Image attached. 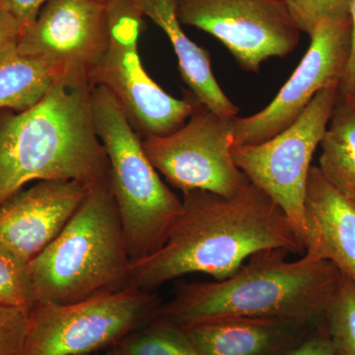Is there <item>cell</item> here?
I'll use <instances>...</instances> for the list:
<instances>
[{
    "instance_id": "ffe728a7",
    "label": "cell",
    "mask_w": 355,
    "mask_h": 355,
    "mask_svg": "<svg viewBox=\"0 0 355 355\" xmlns=\"http://www.w3.org/2000/svg\"><path fill=\"white\" fill-rule=\"evenodd\" d=\"M324 322L336 354L355 355V286L342 275Z\"/></svg>"
},
{
    "instance_id": "30bf717a",
    "label": "cell",
    "mask_w": 355,
    "mask_h": 355,
    "mask_svg": "<svg viewBox=\"0 0 355 355\" xmlns=\"http://www.w3.org/2000/svg\"><path fill=\"white\" fill-rule=\"evenodd\" d=\"M182 25L198 28L224 44L246 71L295 50L300 31L284 0H174Z\"/></svg>"
},
{
    "instance_id": "4fadbf2b",
    "label": "cell",
    "mask_w": 355,
    "mask_h": 355,
    "mask_svg": "<svg viewBox=\"0 0 355 355\" xmlns=\"http://www.w3.org/2000/svg\"><path fill=\"white\" fill-rule=\"evenodd\" d=\"M91 186L51 180L18 191L0 205V246L28 265L62 232Z\"/></svg>"
},
{
    "instance_id": "ba28073f",
    "label": "cell",
    "mask_w": 355,
    "mask_h": 355,
    "mask_svg": "<svg viewBox=\"0 0 355 355\" xmlns=\"http://www.w3.org/2000/svg\"><path fill=\"white\" fill-rule=\"evenodd\" d=\"M338 86L320 91L297 120L272 139L232 147L236 165L284 212L302 247L311 161L338 101Z\"/></svg>"
},
{
    "instance_id": "5b68a950",
    "label": "cell",
    "mask_w": 355,
    "mask_h": 355,
    "mask_svg": "<svg viewBox=\"0 0 355 355\" xmlns=\"http://www.w3.org/2000/svg\"><path fill=\"white\" fill-rule=\"evenodd\" d=\"M91 112L108 159L110 184L130 260H141L164 244L183 202L163 183L139 133L108 89L93 86Z\"/></svg>"
},
{
    "instance_id": "cb8c5ba5",
    "label": "cell",
    "mask_w": 355,
    "mask_h": 355,
    "mask_svg": "<svg viewBox=\"0 0 355 355\" xmlns=\"http://www.w3.org/2000/svg\"><path fill=\"white\" fill-rule=\"evenodd\" d=\"M284 355H338L324 320L315 324Z\"/></svg>"
},
{
    "instance_id": "8992f818",
    "label": "cell",
    "mask_w": 355,
    "mask_h": 355,
    "mask_svg": "<svg viewBox=\"0 0 355 355\" xmlns=\"http://www.w3.org/2000/svg\"><path fill=\"white\" fill-rule=\"evenodd\" d=\"M153 291L125 287L85 300L36 303L28 312L22 355H88L110 349L158 317Z\"/></svg>"
},
{
    "instance_id": "7402d4cb",
    "label": "cell",
    "mask_w": 355,
    "mask_h": 355,
    "mask_svg": "<svg viewBox=\"0 0 355 355\" xmlns=\"http://www.w3.org/2000/svg\"><path fill=\"white\" fill-rule=\"evenodd\" d=\"M354 0H284L299 31L312 34L320 23L349 17Z\"/></svg>"
},
{
    "instance_id": "9c48e42d",
    "label": "cell",
    "mask_w": 355,
    "mask_h": 355,
    "mask_svg": "<svg viewBox=\"0 0 355 355\" xmlns=\"http://www.w3.org/2000/svg\"><path fill=\"white\" fill-rule=\"evenodd\" d=\"M233 119L218 116L196 99L190 121L171 135L144 139V151L182 193L198 190L233 197L250 184L233 159Z\"/></svg>"
},
{
    "instance_id": "2e32d148",
    "label": "cell",
    "mask_w": 355,
    "mask_h": 355,
    "mask_svg": "<svg viewBox=\"0 0 355 355\" xmlns=\"http://www.w3.org/2000/svg\"><path fill=\"white\" fill-rule=\"evenodd\" d=\"M144 16L153 21L169 39L178 58L180 73L191 94L210 111L233 119L239 109L217 83L209 51L200 48L186 34L178 18L174 0H137Z\"/></svg>"
},
{
    "instance_id": "4316f807",
    "label": "cell",
    "mask_w": 355,
    "mask_h": 355,
    "mask_svg": "<svg viewBox=\"0 0 355 355\" xmlns=\"http://www.w3.org/2000/svg\"><path fill=\"white\" fill-rule=\"evenodd\" d=\"M23 27L15 18L0 7V53L18 43Z\"/></svg>"
},
{
    "instance_id": "5bb4252c",
    "label": "cell",
    "mask_w": 355,
    "mask_h": 355,
    "mask_svg": "<svg viewBox=\"0 0 355 355\" xmlns=\"http://www.w3.org/2000/svg\"><path fill=\"white\" fill-rule=\"evenodd\" d=\"M304 254L330 261L355 286V202L323 177L318 166L308 176L304 200Z\"/></svg>"
},
{
    "instance_id": "9a60e30c",
    "label": "cell",
    "mask_w": 355,
    "mask_h": 355,
    "mask_svg": "<svg viewBox=\"0 0 355 355\" xmlns=\"http://www.w3.org/2000/svg\"><path fill=\"white\" fill-rule=\"evenodd\" d=\"M319 323L282 318H223L183 329L202 355H284Z\"/></svg>"
},
{
    "instance_id": "8fae6325",
    "label": "cell",
    "mask_w": 355,
    "mask_h": 355,
    "mask_svg": "<svg viewBox=\"0 0 355 355\" xmlns=\"http://www.w3.org/2000/svg\"><path fill=\"white\" fill-rule=\"evenodd\" d=\"M297 69L268 106L247 118L232 120L233 146L261 144L284 132L323 89L340 84L352 43L349 17L320 23Z\"/></svg>"
},
{
    "instance_id": "4dcf8cb0",
    "label": "cell",
    "mask_w": 355,
    "mask_h": 355,
    "mask_svg": "<svg viewBox=\"0 0 355 355\" xmlns=\"http://www.w3.org/2000/svg\"><path fill=\"white\" fill-rule=\"evenodd\" d=\"M88 355H99V354H88Z\"/></svg>"
},
{
    "instance_id": "f1b7e54d",
    "label": "cell",
    "mask_w": 355,
    "mask_h": 355,
    "mask_svg": "<svg viewBox=\"0 0 355 355\" xmlns=\"http://www.w3.org/2000/svg\"><path fill=\"white\" fill-rule=\"evenodd\" d=\"M345 100H347V101H349L350 103H352V104H354L355 106V92H354V95L350 96L349 98H347V99H345Z\"/></svg>"
},
{
    "instance_id": "52a82bcc",
    "label": "cell",
    "mask_w": 355,
    "mask_h": 355,
    "mask_svg": "<svg viewBox=\"0 0 355 355\" xmlns=\"http://www.w3.org/2000/svg\"><path fill=\"white\" fill-rule=\"evenodd\" d=\"M106 6L108 48L90 73L91 85L108 89L144 139L171 135L193 114L196 98L177 99L147 74L137 49L144 15L137 0H110Z\"/></svg>"
},
{
    "instance_id": "d6986e66",
    "label": "cell",
    "mask_w": 355,
    "mask_h": 355,
    "mask_svg": "<svg viewBox=\"0 0 355 355\" xmlns=\"http://www.w3.org/2000/svg\"><path fill=\"white\" fill-rule=\"evenodd\" d=\"M114 347L123 355H202L183 328L160 317Z\"/></svg>"
},
{
    "instance_id": "7c38bea8",
    "label": "cell",
    "mask_w": 355,
    "mask_h": 355,
    "mask_svg": "<svg viewBox=\"0 0 355 355\" xmlns=\"http://www.w3.org/2000/svg\"><path fill=\"white\" fill-rule=\"evenodd\" d=\"M106 3L49 0L18 40L20 53L37 58L69 81L87 83L108 48Z\"/></svg>"
},
{
    "instance_id": "83f0119b",
    "label": "cell",
    "mask_w": 355,
    "mask_h": 355,
    "mask_svg": "<svg viewBox=\"0 0 355 355\" xmlns=\"http://www.w3.org/2000/svg\"><path fill=\"white\" fill-rule=\"evenodd\" d=\"M103 355H123L121 354L120 352H118L114 347H112V349H110L107 350L106 354Z\"/></svg>"
},
{
    "instance_id": "e0dca14e",
    "label": "cell",
    "mask_w": 355,
    "mask_h": 355,
    "mask_svg": "<svg viewBox=\"0 0 355 355\" xmlns=\"http://www.w3.org/2000/svg\"><path fill=\"white\" fill-rule=\"evenodd\" d=\"M62 79L37 58L20 53L17 44L0 53V110L32 108Z\"/></svg>"
},
{
    "instance_id": "277c9868",
    "label": "cell",
    "mask_w": 355,
    "mask_h": 355,
    "mask_svg": "<svg viewBox=\"0 0 355 355\" xmlns=\"http://www.w3.org/2000/svg\"><path fill=\"white\" fill-rule=\"evenodd\" d=\"M130 260L109 177L89 188L58 237L28 263L36 303L69 304L125 288Z\"/></svg>"
},
{
    "instance_id": "7a4b0ae2",
    "label": "cell",
    "mask_w": 355,
    "mask_h": 355,
    "mask_svg": "<svg viewBox=\"0 0 355 355\" xmlns=\"http://www.w3.org/2000/svg\"><path fill=\"white\" fill-rule=\"evenodd\" d=\"M270 249L250 257L228 279L175 287L158 317L181 328L223 318H282L323 321L335 298L340 272L330 261Z\"/></svg>"
},
{
    "instance_id": "ac0fdd59",
    "label": "cell",
    "mask_w": 355,
    "mask_h": 355,
    "mask_svg": "<svg viewBox=\"0 0 355 355\" xmlns=\"http://www.w3.org/2000/svg\"><path fill=\"white\" fill-rule=\"evenodd\" d=\"M320 146V171L355 202V106L338 96Z\"/></svg>"
},
{
    "instance_id": "44dd1931",
    "label": "cell",
    "mask_w": 355,
    "mask_h": 355,
    "mask_svg": "<svg viewBox=\"0 0 355 355\" xmlns=\"http://www.w3.org/2000/svg\"><path fill=\"white\" fill-rule=\"evenodd\" d=\"M28 265L0 246V304L29 312L36 304L28 277Z\"/></svg>"
},
{
    "instance_id": "6da1fadb",
    "label": "cell",
    "mask_w": 355,
    "mask_h": 355,
    "mask_svg": "<svg viewBox=\"0 0 355 355\" xmlns=\"http://www.w3.org/2000/svg\"><path fill=\"white\" fill-rule=\"evenodd\" d=\"M182 202L181 216L164 244L150 256L130 261L125 287L153 291L197 272L223 280L263 250L304 253L284 212L253 184L230 198L186 191Z\"/></svg>"
},
{
    "instance_id": "f546056e",
    "label": "cell",
    "mask_w": 355,
    "mask_h": 355,
    "mask_svg": "<svg viewBox=\"0 0 355 355\" xmlns=\"http://www.w3.org/2000/svg\"><path fill=\"white\" fill-rule=\"evenodd\" d=\"M95 1L101 2V3H107L110 0H95Z\"/></svg>"
},
{
    "instance_id": "3957f363",
    "label": "cell",
    "mask_w": 355,
    "mask_h": 355,
    "mask_svg": "<svg viewBox=\"0 0 355 355\" xmlns=\"http://www.w3.org/2000/svg\"><path fill=\"white\" fill-rule=\"evenodd\" d=\"M87 83L62 78L23 112L0 110V205L31 182L93 184L109 177Z\"/></svg>"
},
{
    "instance_id": "484cf974",
    "label": "cell",
    "mask_w": 355,
    "mask_h": 355,
    "mask_svg": "<svg viewBox=\"0 0 355 355\" xmlns=\"http://www.w3.org/2000/svg\"><path fill=\"white\" fill-rule=\"evenodd\" d=\"M349 15L352 20V43L347 67L338 86V96L343 99H347L355 92V0L352 1Z\"/></svg>"
},
{
    "instance_id": "d4e9b609",
    "label": "cell",
    "mask_w": 355,
    "mask_h": 355,
    "mask_svg": "<svg viewBox=\"0 0 355 355\" xmlns=\"http://www.w3.org/2000/svg\"><path fill=\"white\" fill-rule=\"evenodd\" d=\"M49 0H0V7L15 18L23 27L32 24Z\"/></svg>"
},
{
    "instance_id": "603a6c76",
    "label": "cell",
    "mask_w": 355,
    "mask_h": 355,
    "mask_svg": "<svg viewBox=\"0 0 355 355\" xmlns=\"http://www.w3.org/2000/svg\"><path fill=\"white\" fill-rule=\"evenodd\" d=\"M27 327V313L0 304V355H22Z\"/></svg>"
}]
</instances>
